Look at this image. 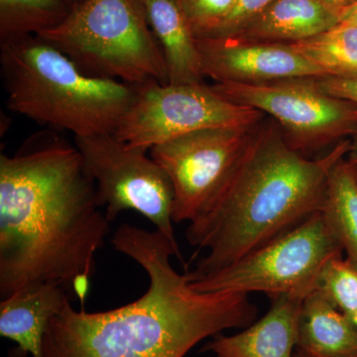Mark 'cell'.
<instances>
[{
	"instance_id": "cell-1",
	"label": "cell",
	"mask_w": 357,
	"mask_h": 357,
	"mask_svg": "<svg viewBox=\"0 0 357 357\" xmlns=\"http://www.w3.org/2000/svg\"><path fill=\"white\" fill-rule=\"evenodd\" d=\"M110 223L76 145L49 129L1 154V300L56 283L84 302Z\"/></svg>"
},
{
	"instance_id": "cell-2",
	"label": "cell",
	"mask_w": 357,
	"mask_h": 357,
	"mask_svg": "<svg viewBox=\"0 0 357 357\" xmlns=\"http://www.w3.org/2000/svg\"><path fill=\"white\" fill-rule=\"evenodd\" d=\"M112 243L145 270L148 290L107 312H77L68 299L47 326L43 357H184L204 338L255 323L248 294L195 290L171 264L181 251L159 230L124 223Z\"/></svg>"
},
{
	"instance_id": "cell-3",
	"label": "cell",
	"mask_w": 357,
	"mask_h": 357,
	"mask_svg": "<svg viewBox=\"0 0 357 357\" xmlns=\"http://www.w3.org/2000/svg\"><path fill=\"white\" fill-rule=\"evenodd\" d=\"M351 149L342 142L309 159L273 123L260 126L222 191L185 238L206 251L190 280L220 271L321 211L328 176Z\"/></svg>"
},
{
	"instance_id": "cell-4",
	"label": "cell",
	"mask_w": 357,
	"mask_h": 357,
	"mask_svg": "<svg viewBox=\"0 0 357 357\" xmlns=\"http://www.w3.org/2000/svg\"><path fill=\"white\" fill-rule=\"evenodd\" d=\"M0 67L11 112L75 137L114 134L138 86L84 74L37 36L1 42Z\"/></svg>"
},
{
	"instance_id": "cell-5",
	"label": "cell",
	"mask_w": 357,
	"mask_h": 357,
	"mask_svg": "<svg viewBox=\"0 0 357 357\" xmlns=\"http://www.w3.org/2000/svg\"><path fill=\"white\" fill-rule=\"evenodd\" d=\"M84 74L131 86L169 84L165 59L141 0H83L39 34Z\"/></svg>"
},
{
	"instance_id": "cell-6",
	"label": "cell",
	"mask_w": 357,
	"mask_h": 357,
	"mask_svg": "<svg viewBox=\"0 0 357 357\" xmlns=\"http://www.w3.org/2000/svg\"><path fill=\"white\" fill-rule=\"evenodd\" d=\"M342 255L321 211L220 271L190 281L199 292H261L304 300L318 289L326 263Z\"/></svg>"
},
{
	"instance_id": "cell-7",
	"label": "cell",
	"mask_w": 357,
	"mask_h": 357,
	"mask_svg": "<svg viewBox=\"0 0 357 357\" xmlns=\"http://www.w3.org/2000/svg\"><path fill=\"white\" fill-rule=\"evenodd\" d=\"M84 167L95 181L96 196L114 222L123 211H137L178 249L173 227L172 183L147 149L117 139L114 134L75 137Z\"/></svg>"
},
{
	"instance_id": "cell-8",
	"label": "cell",
	"mask_w": 357,
	"mask_h": 357,
	"mask_svg": "<svg viewBox=\"0 0 357 357\" xmlns=\"http://www.w3.org/2000/svg\"><path fill=\"white\" fill-rule=\"evenodd\" d=\"M264 115L252 107L229 102L204 83L152 82L137 86L135 100L114 135L130 146L150 150L204 129L256 126Z\"/></svg>"
},
{
	"instance_id": "cell-9",
	"label": "cell",
	"mask_w": 357,
	"mask_h": 357,
	"mask_svg": "<svg viewBox=\"0 0 357 357\" xmlns=\"http://www.w3.org/2000/svg\"><path fill=\"white\" fill-rule=\"evenodd\" d=\"M262 122L248 128L204 129L150 149L174 191V223L191 222L217 198Z\"/></svg>"
},
{
	"instance_id": "cell-10",
	"label": "cell",
	"mask_w": 357,
	"mask_h": 357,
	"mask_svg": "<svg viewBox=\"0 0 357 357\" xmlns=\"http://www.w3.org/2000/svg\"><path fill=\"white\" fill-rule=\"evenodd\" d=\"M211 86L229 102L273 117L288 133L289 144L301 153L357 130V105L321 91L314 79Z\"/></svg>"
},
{
	"instance_id": "cell-11",
	"label": "cell",
	"mask_w": 357,
	"mask_h": 357,
	"mask_svg": "<svg viewBox=\"0 0 357 357\" xmlns=\"http://www.w3.org/2000/svg\"><path fill=\"white\" fill-rule=\"evenodd\" d=\"M204 77L217 83L266 84L326 77L291 45L197 38Z\"/></svg>"
},
{
	"instance_id": "cell-12",
	"label": "cell",
	"mask_w": 357,
	"mask_h": 357,
	"mask_svg": "<svg viewBox=\"0 0 357 357\" xmlns=\"http://www.w3.org/2000/svg\"><path fill=\"white\" fill-rule=\"evenodd\" d=\"M271 299V307L261 319L236 335H215L204 351L225 357H293L303 300L285 295Z\"/></svg>"
},
{
	"instance_id": "cell-13",
	"label": "cell",
	"mask_w": 357,
	"mask_h": 357,
	"mask_svg": "<svg viewBox=\"0 0 357 357\" xmlns=\"http://www.w3.org/2000/svg\"><path fill=\"white\" fill-rule=\"evenodd\" d=\"M69 293L56 283L21 289L0 303V335L13 340L23 354L43 357V340L52 317L64 307Z\"/></svg>"
},
{
	"instance_id": "cell-14",
	"label": "cell",
	"mask_w": 357,
	"mask_h": 357,
	"mask_svg": "<svg viewBox=\"0 0 357 357\" xmlns=\"http://www.w3.org/2000/svg\"><path fill=\"white\" fill-rule=\"evenodd\" d=\"M342 10L321 0H275L264 13L229 38L292 44L317 36L340 23Z\"/></svg>"
},
{
	"instance_id": "cell-15",
	"label": "cell",
	"mask_w": 357,
	"mask_h": 357,
	"mask_svg": "<svg viewBox=\"0 0 357 357\" xmlns=\"http://www.w3.org/2000/svg\"><path fill=\"white\" fill-rule=\"evenodd\" d=\"M141 3L165 59L169 84H203L197 37L178 0H141Z\"/></svg>"
},
{
	"instance_id": "cell-16",
	"label": "cell",
	"mask_w": 357,
	"mask_h": 357,
	"mask_svg": "<svg viewBox=\"0 0 357 357\" xmlns=\"http://www.w3.org/2000/svg\"><path fill=\"white\" fill-rule=\"evenodd\" d=\"M297 351L307 357L357 356V328L319 289L303 300Z\"/></svg>"
},
{
	"instance_id": "cell-17",
	"label": "cell",
	"mask_w": 357,
	"mask_h": 357,
	"mask_svg": "<svg viewBox=\"0 0 357 357\" xmlns=\"http://www.w3.org/2000/svg\"><path fill=\"white\" fill-rule=\"evenodd\" d=\"M321 213L347 259L357 267V178L351 163L340 160L331 171Z\"/></svg>"
},
{
	"instance_id": "cell-18",
	"label": "cell",
	"mask_w": 357,
	"mask_h": 357,
	"mask_svg": "<svg viewBox=\"0 0 357 357\" xmlns=\"http://www.w3.org/2000/svg\"><path fill=\"white\" fill-rule=\"evenodd\" d=\"M326 77L357 79V27L338 23L303 41L289 44Z\"/></svg>"
},
{
	"instance_id": "cell-19",
	"label": "cell",
	"mask_w": 357,
	"mask_h": 357,
	"mask_svg": "<svg viewBox=\"0 0 357 357\" xmlns=\"http://www.w3.org/2000/svg\"><path fill=\"white\" fill-rule=\"evenodd\" d=\"M70 10L66 0H0L1 42L38 36L60 24Z\"/></svg>"
},
{
	"instance_id": "cell-20",
	"label": "cell",
	"mask_w": 357,
	"mask_h": 357,
	"mask_svg": "<svg viewBox=\"0 0 357 357\" xmlns=\"http://www.w3.org/2000/svg\"><path fill=\"white\" fill-rule=\"evenodd\" d=\"M318 289L349 318L357 311V267L347 258L340 256L326 263Z\"/></svg>"
},
{
	"instance_id": "cell-21",
	"label": "cell",
	"mask_w": 357,
	"mask_h": 357,
	"mask_svg": "<svg viewBox=\"0 0 357 357\" xmlns=\"http://www.w3.org/2000/svg\"><path fill=\"white\" fill-rule=\"evenodd\" d=\"M197 38L217 32L229 15L234 0H178Z\"/></svg>"
},
{
	"instance_id": "cell-22",
	"label": "cell",
	"mask_w": 357,
	"mask_h": 357,
	"mask_svg": "<svg viewBox=\"0 0 357 357\" xmlns=\"http://www.w3.org/2000/svg\"><path fill=\"white\" fill-rule=\"evenodd\" d=\"M275 0H234V6L215 34L208 38H229L266 10Z\"/></svg>"
},
{
	"instance_id": "cell-23",
	"label": "cell",
	"mask_w": 357,
	"mask_h": 357,
	"mask_svg": "<svg viewBox=\"0 0 357 357\" xmlns=\"http://www.w3.org/2000/svg\"><path fill=\"white\" fill-rule=\"evenodd\" d=\"M314 84L328 95L357 105V79L324 77L314 79Z\"/></svg>"
},
{
	"instance_id": "cell-24",
	"label": "cell",
	"mask_w": 357,
	"mask_h": 357,
	"mask_svg": "<svg viewBox=\"0 0 357 357\" xmlns=\"http://www.w3.org/2000/svg\"><path fill=\"white\" fill-rule=\"evenodd\" d=\"M340 23L357 27V1L342 9V13H340Z\"/></svg>"
},
{
	"instance_id": "cell-25",
	"label": "cell",
	"mask_w": 357,
	"mask_h": 357,
	"mask_svg": "<svg viewBox=\"0 0 357 357\" xmlns=\"http://www.w3.org/2000/svg\"><path fill=\"white\" fill-rule=\"evenodd\" d=\"M321 1L324 2L326 6L332 7V8L342 10L345 7L351 6L357 0H321Z\"/></svg>"
},
{
	"instance_id": "cell-26",
	"label": "cell",
	"mask_w": 357,
	"mask_h": 357,
	"mask_svg": "<svg viewBox=\"0 0 357 357\" xmlns=\"http://www.w3.org/2000/svg\"><path fill=\"white\" fill-rule=\"evenodd\" d=\"M349 163H351L352 170H354V172L356 174L357 178V156H356V158L352 160L351 162H349Z\"/></svg>"
},
{
	"instance_id": "cell-27",
	"label": "cell",
	"mask_w": 357,
	"mask_h": 357,
	"mask_svg": "<svg viewBox=\"0 0 357 357\" xmlns=\"http://www.w3.org/2000/svg\"><path fill=\"white\" fill-rule=\"evenodd\" d=\"M66 1H67V3L69 4L70 8H72V7L79 4V2L83 1V0H66Z\"/></svg>"
},
{
	"instance_id": "cell-28",
	"label": "cell",
	"mask_w": 357,
	"mask_h": 357,
	"mask_svg": "<svg viewBox=\"0 0 357 357\" xmlns=\"http://www.w3.org/2000/svg\"><path fill=\"white\" fill-rule=\"evenodd\" d=\"M349 319H351V321L352 323H354V325L357 328V311L354 312V314H351V316L349 317Z\"/></svg>"
},
{
	"instance_id": "cell-29",
	"label": "cell",
	"mask_w": 357,
	"mask_h": 357,
	"mask_svg": "<svg viewBox=\"0 0 357 357\" xmlns=\"http://www.w3.org/2000/svg\"><path fill=\"white\" fill-rule=\"evenodd\" d=\"M294 357H307L306 356H304V354H301V352L297 351V354H295V356ZM351 357H357V356H351Z\"/></svg>"
},
{
	"instance_id": "cell-30",
	"label": "cell",
	"mask_w": 357,
	"mask_h": 357,
	"mask_svg": "<svg viewBox=\"0 0 357 357\" xmlns=\"http://www.w3.org/2000/svg\"><path fill=\"white\" fill-rule=\"evenodd\" d=\"M213 357H225V356H213Z\"/></svg>"
}]
</instances>
